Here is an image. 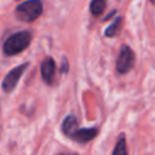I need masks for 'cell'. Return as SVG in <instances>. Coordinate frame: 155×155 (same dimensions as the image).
<instances>
[{"instance_id": "cell-6", "label": "cell", "mask_w": 155, "mask_h": 155, "mask_svg": "<svg viewBox=\"0 0 155 155\" xmlns=\"http://www.w3.org/2000/svg\"><path fill=\"white\" fill-rule=\"evenodd\" d=\"M97 128H79L74 134H73V139H75L76 142H80V143H86L91 139H93L96 136H97Z\"/></svg>"}, {"instance_id": "cell-11", "label": "cell", "mask_w": 155, "mask_h": 155, "mask_svg": "<svg viewBox=\"0 0 155 155\" xmlns=\"http://www.w3.org/2000/svg\"><path fill=\"white\" fill-rule=\"evenodd\" d=\"M150 2H151V4H154V5H155V0H150Z\"/></svg>"}, {"instance_id": "cell-3", "label": "cell", "mask_w": 155, "mask_h": 155, "mask_svg": "<svg viewBox=\"0 0 155 155\" xmlns=\"http://www.w3.org/2000/svg\"><path fill=\"white\" fill-rule=\"evenodd\" d=\"M134 53L133 51L127 46V45H122L116 59V70L120 74H126L128 73L133 65H134Z\"/></svg>"}, {"instance_id": "cell-7", "label": "cell", "mask_w": 155, "mask_h": 155, "mask_svg": "<svg viewBox=\"0 0 155 155\" xmlns=\"http://www.w3.org/2000/svg\"><path fill=\"white\" fill-rule=\"evenodd\" d=\"M62 130H63L64 134H67L70 138L73 137V134L79 130L78 128V121H76L74 115H69L64 119L63 125H62Z\"/></svg>"}, {"instance_id": "cell-1", "label": "cell", "mask_w": 155, "mask_h": 155, "mask_svg": "<svg viewBox=\"0 0 155 155\" xmlns=\"http://www.w3.org/2000/svg\"><path fill=\"white\" fill-rule=\"evenodd\" d=\"M31 41V34L28 30L18 31L12 34L4 42V52L8 56H15L24 51Z\"/></svg>"}, {"instance_id": "cell-5", "label": "cell", "mask_w": 155, "mask_h": 155, "mask_svg": "<svg viewBox=\"0 0 155 155\" xmlns=\"http://www.w3.org/2000/svg\"><path fill=\"white\" fill-rule=\"evenodd\" d=\"M56 71V63L53 61V58L47 57L42 63H41V76L44 79L45 82L51 84L53 75Z\"/></svg>"}, {"instance_id": "cell-12", "label": "cell", "mask_w": 155, "mask_h": 155, "mask_svg": "<svg viewBox=\"0 0 155 155\" xmlns=\"http://www.w3.org/2000/svg\"><path fill=\"white\" fill-rule=\"evenodd\" d=\"M61 155H64V154H61Z\"/></svg>"}, {"instance_id": "cell-2", "label": "cell", "mask_w": 155, "mask_h": 155, "mask_svg": "<svg viewBox=\"0 0 155 155\" xmlns=\"http://www.w3.org/2000/svg\"><path fill=\"white\" fill-rule=\"evenodd\" d=\"M42 13V2L41 0H27L21 2L16 10L15 15L19 21L23 22H34Z\"/></svg>"}, {"instance_id": "cell-8", "label": "cell", "mask_w": 155, "mask_h": 155, "mask_svg": "<svg viewBox=\"0 0 155 155\" xmlns=\"http://www.w3.org/2000/svg\"><path fill=\"white\" fill-rule=\"evenodd\" d=\"M121 24H122V17H117L115 18V21L107 28L105 30V36L108 38H113L116 34H119L120 29H121Z\"/></svg>"}, {"instance_id": "cell-9", "label": "cell", "mask_w": 155, "mask_h": 155, "mask_svg": "<svg viewBox=\"0 0 155 155\" xmlns=\"http://www.w3.org/2000/svg\"><path fill=\"white\" fill-rule=\"evenodd\" d=\"M105 5H107V0H92L90 5L91 13L94 16H99L104 11Z\"/></svg>"}, {"instance_id": "cell-10", "label": "cell", "mask_w": 155, "mask_h": 155, "mask_svg": "<svg viewBox=\"0 0 155 155\" xmlns=\"http://www.w3.org/2000/svg\"><path fill=\"white\" fill-rule=\"evenodd\" d=\"M113 155H127V149H126V139L125 136L121 134L116 142V145L113 150Z\"/></svg>"}, {"instance_id": "cell-4", "label": "cell", "mask_w": 155, "mask_h": 155, "mask_svg": "<svg viewBox=\"0 0 155 155\" xmlns=\"http://www.w3.org/2000/svg\"><path fill=\"white\" fill-rule=\"evenodd\" d=\"M27 67H28V63H23L21 65H17L16 68H13L11 71H8L6 74V76L2 80V84H1V87H2V90L5 92L13 91V88L16 87L17 82L19 81V79L23 75V73H24Z\"/></svg>"}]
</instances>
